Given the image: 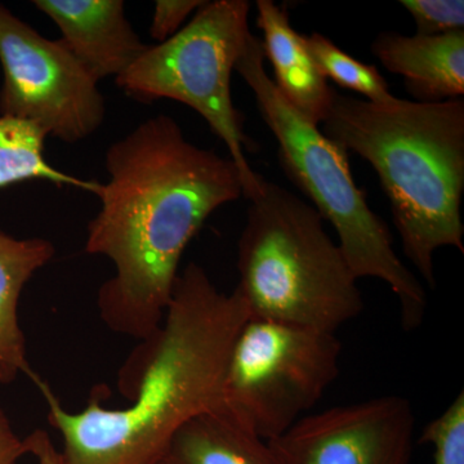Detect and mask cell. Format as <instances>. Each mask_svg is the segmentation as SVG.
Here are the masks:
<instances>
[{"mask_svg": "<svg viewBox=\"0 0 464 464\" xmlns=\"http://www.w3.org/2000/svg\"><path fill=\"white\" fill-rule=\"evenodd\" d=\"M105 168L85 252L109 258L115 274L97 307L110 331L143 341L163 323L186 246L215 210L244 197L243 181L230 158L188 141L168 115L112 143Z\"/></svg>", "mask_w": 464, "mask_h": 464, "instance_id": "1", "label": "cell"}, {"mask_svg": "<svg viewBox=\"0 0 464 464\" xmlns=\"http://www.w3.org/2000/svg\"><path fill=\"white\" fill-rule=\"evenodd\" d=\"M248 319L237 290L221 292L201 266H186L163 323L121 366L119 391L127 408H103L92 398L72 413L44 382H36L48 422L63 439V462L157 464L183 424L224 406L228 359Z\"/></svg>", "mask_w": 464, "mask_h": 464, "instance_id": "2", "label": "cell"}, {"mask_svg": "<svg viewBox=\"0 0 464 464\" xmlns=\"http://www.w3.org/2000/svg\"><path fill=\"white\" fill-rule=\"evenodd\" d=\"M322 124L328 139L373 167L404 255L435 289L436 250L464 253V100L380 105L335 93Z\"/></svg>", "mask_w": 464, "mask_h": 464, "instance_id": "3", "label": "cell"}, {"mask_svg": "<svg viewBox=\"0 0 464 464\" xmlns=\"http://www.w3.org/2000/svg\"><path fill=\"white\" fill-rule=\"evenodd\" d=\"M237 271L249 317L335 333L364 310L359 279L320 213L265 179L250 200Z\"/></svg>", "mask_w": 464, "mask_h": 464, "instance_id": "4", "label": "cell"}, {"mask_svg": "<svg viewBox=\"0 0 464 464\" xmlns=\"http://www.w3.org/2000/svg\"><path fill=\"white\" fill-rule=\"evenodd\" d=\"M235 72L255 93L262 119L276 137L284 172L313 200L324 221L331 222L357 279L386 283L399 299L402 328H420L429 304L426 290L402 264L389 226L353 181L346 150L286 102L266 72L264 45L253 34Z\"/></svg>", "mask_w": 464, "mask_h": 464, "instance_id": "5", "label": "cell"}, {"mask_svg": "<svg viewBox=\"0 0 464 464\" xmlns=\"http://www.w3.org/2000/svg\"><path fill=\"white\" fill-rule=\"evenodd\" d=\"M249 12L246 0L204 2L188 25L168 41L149 45L115 84L140 102L179 101L203 116L228 149L250 201L264 179L246 160L252 141L231 96L232 72L252 34Z\"/></svg>", "mask_w": 464, "mask_h": 464, "instance_id": "6", "label": "cell"}, {"mask_svg": "<svg viewBox=\"0 0 464 464\" xmlns=\"http://www.w3.org/2000/svg\"><path fill=\"white\" fill-rule=\"evenodd\" d=\"M341 353L335 333L249 317L228 359L222 409L266 441L279 438L337 381Z\"/></svg>", "mask_w": 464, "mask_h": 464, "instance_id": "7", "label": "cell"}, {"mask_svg": "<svg viewBox=\"0 0 464 464\" xmlns=\"http://www.w3.org/2000/svg\"><path fill=\"white\" fill-rule=\"evenodd\" d=\"M0 115L26 121L45 136L76 143L105 121L99 82L63 43L44 38L0 5Z\"/></svg>", "mask_w": 464, "mask_h": 464, "instance_id": "8", "label": "cell"}, {"mask_svg": "<svg viewBox=\"0 0 464 464\" xmlns=\"http://www.w3.org/2000/svg\"><path fill=\"white\" fill-rule=\"evenodd\" d=\"M414 429L411 401L387 395L304 415L268 444L279 464H411Z\"/></svg>", "mask_w": 464, "mask_h": 464, "instance_id": "9", "label": "cell"}, {"mask_svg": "<svg viewBox=\"0 0 464 464\" xmlns=\"http://www.w3.org/2000/svg\"><path fill=\"white\" fill-rule=\"evenodd\" d=\"M61 32L60 42L97 82L118 78L149 45L125 16L123 0H34Z\"/></svg>", "mask_w": 464, "mask_h": 464, "instance_id": "10", "label": "cell"}, {"mask_svg": "<svg viewBox=\"0 0 464 464\" xmlns=\"http://www.w3.org/2000/svg\"><path fill=\"white\" fill-rule=\"evenodd\" d=\"M372 52L384 69L401 75L415 102L438 103L464 94V30L441 35L381 33Z\"/></svg>", "mask_w": 464, "mask_h": 464, "instance_id": "11", "label": "cell"}, {"mask_svg": "<svg viewBox=\"0 0 464 464\" xmlns=\"http://www.w3.org/2000/svg\"><path fill=\"white\" fill-rule=\"evenodd\" d=\"M257 26L264 33V54L273 65L277 91L293 109L311 123L322 124L335 92L319 72L304 35L290 25L285 8L273 0H257Z\"/></svg>", "mask_w": 464, "mask_h": 464, "instance_id": "12", "label": "cell"}, {"mask_svg": "<svg viewBox=\"0 0 464 464\" xmlns=\"http://www.w3.org/2000/svg\"><path fill=\"white\" fill-rule=\"evenodd\" d=\"M54 255L56 249L50 240L16 239L0 231V384H11L23 373L34 382L39 380L27 362L18 302L29 280Z\"/></svg>", "mask_w": 464, "mask_h": 464, "instance_id": "13", "label": "cell"}, {"mask_svg": "<svg viewBox=\"0 0 464 464\" xmlns=\"http://www.w3.org/2000/svg\"><path fill=\"white\" fill-rule=\"evenodd\" d=\"M157 464H279L273 449L225 409L183 424Z\"/></svg>", "mask_w": 464, "mask_h": 464, "instance_id": "14", "label": "cell"}, {"mask_svg": "<svg viewBox=\"0 0 464 464\" xmlns=\"http://www.w3.org/2000/svg\"><path fill=\"white\" fill-rule=\"evenodd\" d=\"M45 136L35 125L0 115V188L42 179L99 194L101 182L81 179L56 169L45 158Z\"/></svg>", "mask_w": 464, "mask_h": 464, "instance_id": "15", "label": "cell"}, {"mask_svg": "<svg viewBox=\"0 0 464 464\" xmlns=\"http://www.w3.org/2000/svg\"><path fill=\"white\" fill-rule=\"evenodd\" d=\"M304 42L326 81L332 79L344 90L357 92L369 102L384 105L396 99L377 66L368 65L350 56L322 34L304 35Z\"/></svg>", "mask_w": 464, "mask_h": 464, "instance_id": "16", "label": "cell"}, {"mask_svg": "<svg viewBox=\"0 0 464 464\" xmlns=\"http://www.w3.org/2000/svg\"><path fill=\"white\" fill-rule=\"evenodd\" d=\"M420 444L433 447V464H464V392L422 430Z\"/></svg>", "mask_w": 464, "mask_h": 464, "instance_id": "17", "label": "cell"}, {"mask_svg": "<svg viewBox=\"0 0 464 464\" xmlns=\"http://www.w3.org/2000/svg\"><path fill=\"white\" fill-rule=\"evenodd\" d=\"M413 17L418 35L435 36L464 30L463 0H401Z\"/></svg>", "mask_w": 464, "mask_h": 464, "instance_id": "18", "label": "cell"}, {"mask_svg": "<svg viewBox=\"0 0 464 464\" xmlns=\"http://www.w3.org/2000/svg\"><path fill=\"white\" fill-rule=\"evenodd\" d=\"M203 3L204 0H158L154 5L150 35L158 44L172 38Z\"/></svg>", "mask_w": 464, "mask_h": 464, "instance_id": "19", "label": "cell"}, {"mask_svg": "<svg viewBox=\"0 0 464 464\" xmlns=\"http://www.w3.org/2000/svg\"><path fill=\"white\" fill-rule=\"evenodd\" d=\"M25 456V439L17 435L7 414L0 408V464H18Z\"/></svg>", "mask_w": 464, "mask_h": 464, "instance_id": "20", "label": "cell"}, {"mask_svg": "<svg viewBox=\"0 0 464 464\" xmlns=\"http://www.w3.org/2000/svg\"><path fill=\"white\" fill-rule=\"evenodd\" d=\"M27 456L35 458L38 464H65L61 451L52 442L51 436L44 430H35L25 438Z\"/></svg>", "mask_w": 464, "mask_h": 464, "instance_id": "21", "label": "cell"}]
</instances>
